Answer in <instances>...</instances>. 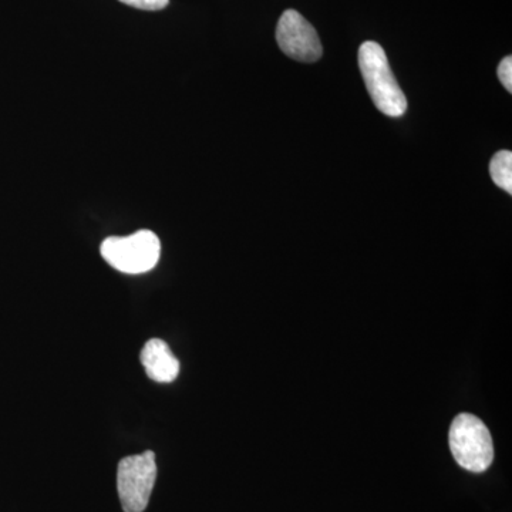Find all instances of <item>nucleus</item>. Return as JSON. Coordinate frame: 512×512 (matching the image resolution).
Returning <instances> with one entry per match:
<instances>
[{
    "label": "nucleus",
    "mask_w": 512,
    "mask_h": 512,
    "mask_svg": "<svg viewBox=\"0 0 512 512\" xmlns=\"http://www.w3.org/2000/svg\"><path fill=\"white\" fill-rule=\"evenodd\" d=\"M359 67L367 93L379 111L389 117H402L407 111V99L394 79L386 52L379 43L365 42L359 49Z\"/></svg>",
    "instance_id": "1"
},
{
    "label": "nucleus",
    "mask_w": 512,
    "mask_h": 512,
    "mask_svg": "<svg viewBox=\"0 0 512 512\" xmlns=\"http://www.w3.org/2000/svg\"><path fill=\"white\" fill-rule=\"evenodd\" d=\"M457 464L471 473H484L493 464L494 444L484 421L470 413L458 414L448 433Z\"/></svg>",
    "instance_id": "2"
},
{
    "label": "nucleus",
    "mask_w": 512,
    "mask_h": 512,
    "mask_svg": "<svg viewBox=\"0 0 512 512\" xmlns=\"http://www.w3.org/2000/svg\"><path fill=\"white\" fill-rule=\"evenodd\" d=\"M100 252L107 264L123 274H146L158 264L161 244L153 231L143 229L128 237L104 239Z\"/></svg>",
    "instance_id": "3"
},
{
    "label": "nucleus",
    "mask_w": 512,
    "mask_h": 512,
    "mask_svg": "<svg viewBox=\"0 0 512 512\" xmlns=\"http://www.w3.org/2000/svg\"><path fill=\"white\" fill-rule=\"evenodd\" d=\"M156 480L157 463L153 451L124 457L117 468V490L124 512L146 510Z\"/></svg>",
    "instance_id": "4"
},
{
    "label": "nucleus",
    "mask_w": 512,
    "mask_h": 512,
    "mask_svg": "<svg viewBox=\"0 0 512 512\" xmlns=\"http://www.w3.org/2000/svg\"><path fill=\"white\" fill-rule=\"evenodd\" d=\"M276 42L282 52L291 59L313 63L322 57V43L316 30L301 13L285 10L276 28Z\"/></svg>",
    "instance_id": "5"
},
{
    "label": "nucleus",
    "mask_w": 512,
    "mask_h": 512,
    "mask_svg": "<svg viewBox=\"0 0 512 512\" xmlns=\"http://www.w3.org/2000/svg\"><path fill=\"white\" fill-rule=\"evenodd\" d=\"M147 376L157 383H171L180 373V362L161 339H150L140 355Z\"/></svg>",
    "instance_id": "6"
},
{
    "label": "nucleus",
    "mask_w": 512,
    "mask_h": 512,
    "mask_svg": "<svg viewBox=\"0 0 512 512\" xmlns=\"http://www.w3.org/2000/svg\"><path fill=\"white\" fill-rule=\"evenodd\" d=\"M490 174L494 184L512 194V153L503 150L495 154L490 164Z\"/></svg>",
    "instance_id": "7"
},
{
    "label": "nucleus",
    "mask_w": 512,
    "mask_h": 512,
    "mask_svg": "<svg viewBox=\"0 0 512 512\" xmlns=\"http://www.w3.org/2000/svg\"><path fill=\"white\" fill-rule=\"evenodd\" d=\"M498 77L508 93H512V57H504L498 66Z\"/></svg>",
    "instance_id": "8"
},
{
    "label": "nucleus",
    "mask_w": 512,
    "mask_h": 512,
    "mask_svg": "<svg viewBox=\"0 0 512 512\" xmlns=\"http://www.w3.org/2000/svg\"><path fill=\"white\" fill-rule=\"evenodd\" d=\"M120 2L141 10H161L168 5V0H120Z\"/></svg>",
    "instance_id": "9"
}]
</instances>
